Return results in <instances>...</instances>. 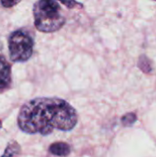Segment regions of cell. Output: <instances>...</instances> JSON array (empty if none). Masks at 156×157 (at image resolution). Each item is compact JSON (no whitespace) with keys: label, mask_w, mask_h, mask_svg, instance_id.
I'll return each instance as SVG.
<instances>
[{"label":"cell","mask_w":156,"mask_h":157,"mask_svg":"<svg viewBox=\"0 0 156 157\" xmlns=\"http://www.w3.org/2000/svg\"><path fill=\"white\" fill-rule=\"evenodd\" d=\"M77 119L76 110L67 101L58 98H38L21 107L17 125L26 133L48 135L54 130L71 131Z\"/></svg>","instance_id":"6da1fadb"},{"label":"cell","mask_w":156,"mask_h":157,"mask_svg":"<svg viewBox=\"0 0 156 157\" xmlns=\"http://www.w3.org/2000/svg\"><path fill=\"white\" fill-rule=\"evenodd\" d=\"M33 17L36 29L45 33L57 31L65 24L58 0H38L33 6Z\"/></svg>","instance_id":"7a4b0ae2"},{"label":"cell","mask_w":156,"mask_h":157,"mask_svg":"<svg viewBox=\"0 0 156 157\" xmlns=\"http://www.w3.org/2000/svg\"><path fill=\"white\" fill-rule=\"evenodd\" d=\"M33 38L25 29L15 30L8 38L9 56L14 63L28 61L33 53Z\"/></svg>","instance_id":"3957f363"},{"label":"cell","mask_w":156,"mask_h":157,"mask_svg":"<svg viewBox=\"0 0 156 157\" xmlns=\"http://www.w3.org/2000/svg\"><path fill=\"white\" fill-rule=\"evenodd\" d=\"M11 85V67L6 57L0 53V92Z\"/></svg>","instance_id":"277c9868"},{"label":"cell","mask_w":156,"mask_h":157,"mask_svg":"<svg viewBox=\"0 0 156 157\" xmlns=\"http://www.w3.org/2000/svg\"><path fill=\"white\" fill-rule=\"evenodd\" d=\"M49 151L51 155H56V156H67L70 154L71 149H70L69 144H67L66 143L58 142V143L52 144L50 146Z\"/></svg>","instance_id":"5b68a950"},{"label":"cell","mask_w":156,"mask_h":157,"mask_svg":"<svg viewBox=\"0 0 156 157\" xmlns=\"http://www.w3.org/2000/svg\"><path fill=\"white\" fill-rule=\"evenodd\" d=\"M19 152H20V146L16 141H12L7 144L4 152V155L1 157H14L15 155H18Z\"/></svg>","instance_id":"8992f818"},{"label":"cell","mask_w":156,"mask_h":157,"mask_svg":"<svg viewBox=\"0 0 156 157\" xmlns=\"http://www.w3.org/2000/svg\"><path fill=\"white\" fill-rule=\"evenodd\" d=\"M138 66H139V68H140L143 72H144V73H150L151 70H152L151 62H150V60H149L146 56H144V55H143V56L140 57L139 62H138Z\"/></svg>","instance_id":"52a82bcc"},{"label":"cell","mask_w":156,"mask_h":157,"mask_svg":"<svg viewBox=\"0 0 156 157\" xmlns=\"http://www.w3.org/2000/svg\"><path fill=\"white\" fill-rule=\"evenodd\" d=\"M137 120V117L134 113H128L122 117L121 121L124 126H131Z\"/></svg>","instance_id":"ba28073f"},{"label":"cell","mask_w":156,"mask_h":157,"mask_svg":"<svg viewBox=\"0 0 156 157\" xmlns=\"http://www.w3.org/2000/svg\"><path fill=\"white\" fill-rule=\"evenodd\" d=\"M58 1H60L63 5L69 7V8H74V7H75L76 6H80L81 8L83 7V5H82L81 3L75 1V0H58Z\"/></svg>","instance_id":"9c48e42d"},{"label":"cell","mask_w":156,"mask_h":157,"mask_svg":"<svg viewBox=\"0 0 156 157\" xmlns=\"http://www.w3.org/2000/svg\"><path fill=\"white\" fill-rule=\"evenodd\" d=\"M19 1L20 0H1V4L4 7L9 8V7H13L17 4H18Z\"/></svg>","instance_id":"30bf717a"},{"label":"cell","mask_w":156,"mask_h":157,"mask_svg":"<svg viewBox=\"0 0 156 157\" xmlns=\"http://www.w3.org/2000/svg\"><path fill=\"white\" fill-rule=\"evenodd\" d=\"M1 127H2V122H1V121H0V129H1Z\"/></svg>","instance_id":"8fae6325"},{"label":"cell","mask_w":156,"mask_h":157,"mask_svg":"<svg viewBox=\"0 0 156 157\" xmlns=\"http://www.w3.org/2000/svg\"><path fill=\"white\" fill-rule=\"evenodd\" d=\"M155 1H156V0H155Z\"/></svg>","instance_id":"7c38bea8"}]
</instances>
